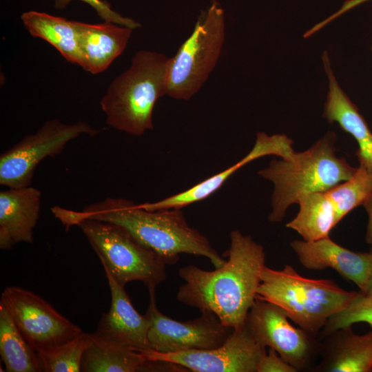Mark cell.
Segmentation results:
<instances>
[{
  "label": "cell",
  "instance_id": "cell-1",
  "mask_svg": "<svg viewBox=\"0 0 372 372\" xmlns=\"http://www.w3.org/2000/svg\"><path fill=\"white\" fill-rule=\"evenodd\" d=\"M227 260L213 271L194 265L181 267L185 281L177 300L202 311H211L222 323L233 329L245 325L247 313L257 297L265 267L263 247L249 236L235 229L230 232Z\"/></svg>",
  "mask_w": 372,
  "mask_h": 372
},
{
  "label": "cell",
  "instance_id": "cell-2",
  "mask_svg": "<svg viewBox=\"0 0 372 372\" xmlns=\"http://www.w3.org/2000/svg\"><path fill=\"white\" fill-rule=\"evenodd\" d=\"M51 211L65 227L81 218L119 225L156 253L166 265H174L182 254L204 256L215 268L220 267L226 261L204 235L189 225L181 209L149 211L132 200L107 197L81 211L59 206L52 207Z\"/></svg>",
  "mask_w": 372,
  "mask_h": 372
},
{
  "label": "cell",
  "instance_id": "cell-3",
  "mask_svg": "<svg viewBox=\"0 0 372 372\" xmlns=\"http://www.w3.org/2000/svg\"><path fill=\"white\" fill-rule=\"evenodd\" d=\"M335 141L328 132L309 149L273 160L258 172L273 185L269 221H282L289 207L304 196L326 192L353 176L357 168L336 155Z\"/></svg>",
  "mask_w": 372,
  "mask_h": 372
},
{
  "label": "cell",
  "instance_id": "cell-4",
  "mask_svg": "<svg viewBox=\"0 0 372 372\" xmlns=\"http://www.w3.org/2000/svg\"><path fill=\"white\" fill-rule=\"evenodd\" d=\"M168 59L149 50L133 56L130 68L112 81L100 102L110 126L136 136L153 130L154 105L167 95Z\"/></svg>",
  "mask_w": 372,
  "mask_h": 372
},
{
  "label": "cell",
  "instance_id": "cell-5",
  "mask_svg": "<svg viewBox=\"0 0 372 372\" xmlns=\"http://www.w3.org/2000/svg\"><path fill=\"white\" fill-rule=\"evenodd\" d=\"M358 293L347 291L332 280L305 278L289 265L279 270L265 265L257 298L278 305L291 321L318 337L328 320Z\"/></svg>",
  "mask_w": 372,
  "mask_h": 372
},
{
  "label": "cell",
  "instance_id": "cell-6",
  "mask_svg": "<svg viewBox=\"0 0 372 372\" xmlns=\"http://www.w3.org/2000/svg\"><path fill=\"white\" fill-rule=\"evenodd\" d=\"M79 227L108 271L121 286L142 282L155 289L166 279L165 262L153 251L136 240L123 227L107 222L81 218L66 227Z\"/></svg>",
  "mask_w": 372,
  "mask_h": 372
},
{
  "label": "cell",
  "instance_id": "cell-7",
  "mask_svg": "<svg viewBox=\"0 0 372 372\" xmlns=\"http://www.w3.org/2000/svg\"><path fill=\"white\" fill-rule=\"evenodd\" d=\"M225 37V14L213 0L203 10L189 37L176 54L168 59L167 95L178 100H189L196 94L214 69Z\"/></svg>",
  "mask_w": 372,
  "mask_h": 372
},
{
  "label": "cell",
  "instance_id": "cell-8",
  "mask_svg": "<svg viewBox=\"0 0 372 372\" xmlns=\"http://www.w3.org/2000/svg\"><path fill=\"white\" fill-rule=\"evenodd\" d=\"M100 132L82 121L66 124L58 118L47 121L1 154L0 184L8 188L30 186L36 167L44 158L59 155L82 134L94 136Z\"/></svg>",
  "mask_w": 372,
  "mask_h": 372
},
{
  "label": "cell",
  "instance_id": "cell-9",
  "mask_svg": "<svg viewBox=\"0 0 372 372\" xmlns=\"http://www.w3.org/2000/svg\"><path fill=\"white\" fill-rule=\"evenodd\" d=\"M290 321L280 307L256 297L245 324L262 347L275 350L297 371L309 369L320 353L321 343Z\"/></svg>",
  "mask_w": 372,
  "mask_h": 372
},
{
  "label": "cell",
  "instance_id": "cell-10",
  "mask_svg": "<svg viewBox=\"0 0 372 372\" xmlns=\"http://www.w3.org/2000/svg\"><path fill=\"white\" fill-rule=\"evenodd\" d=\"M0 305L36 351L65 343L83 333L48 302L22 287H7L1 293Z\"/></svg>",
  "mask_w": 372,
  "mask_h": 372
},
{
  "label": "cell",
  "instance_id": "cell-11",
  "mask_svg": "<svg viewBox=\"0 0 372 372\" xmlns=\"http://www.w3.org/2000/svg\"><path fill=\"white\" fill-rule=\"evenodd\" d=\"M148 290L149 302L145 314L150 321L147 339L152 351L170 353L214 349L224 344L234 330L209 311H202L200 317L185 322L171 318L158 310L155 289Z\"/></svg>",
  "mask_w": 372,
  "mask_h": 372
},
{
  "label": "cell",
  "instance_id": "cell-12",
  "mask_svg": "<svg viewBox=\"0 0 372 372\" xmlns=\"http://www.w3.org/2000/svg\"><path fill=\"white\" fill-rule=\"evenodd\" d=\"M245 324L235 329L224 344L210 349L162 353L145 352L149 360H164L193 372H256L258 362L266 351Z\"/></svg>",
  "mask_w": 372,
  "mask_h": 372
},
{
  "label": "cell",
  "instance_id": "cell-13",
  "mask_svg": "<svg viewBox=\"0 0 372 372\" xmlns=\"http://www.w3.org/2000/svg\"><path fill=\"white\" fill-rule=\"evenodd\" d=\"M302 266L309 270L331 269L353 282L365 294L372 272V253L349 250L330 237L312 241L295 240L290 243Z\"/></svg>",
  "mask_w": 372,
  "mask_h": 372
},
{
  "label": "cell",
  "instance_id": "cell-14",
  "mask_svg": "<svg viewBox=\"0 0 372 372\" xmlns=\"http://www.w3.org/2000/svg\"><path fill=\"white\" fill-rule=\"evenodd\" d=\"M111 293L110 310L102 315L94 333L111 343L139 352L152 351L147 333L150 321L134 307L125 290L105 271Z\"/></svg>",
  "mask_w": 372,
  "mask_h": 372
},
{
  "label": "cell",
  "instance_id": "cell-15",
  "mask_svg": "<svg viewBox=\"0 0 372 372\" xmlns=\"http://www.w3.org/2000/svg\"><path fill=\"white\" fill-rule=\"evenodd\" d=\"M41 203V192L31 185L1 191V249H10L19 242H33Z\"/></svg>",
  "mask_w": 372,
  "mask_h": 372
},
{
  "label": "cell",
  "instance_id": "cell-16",
  "mask_svg": "<svg viewBox=\"0 0 372 372\" xmlns=\"http://www.w3.org/2000/svg\"><path fill=\"white\" fill-rule=\"evenodd\" d=\"M322 61L329 81L323 116L329 123H336L355 138L358 145L355 154L360 165L372 172V132L357 106L340 87L327 52L323 53Z\"/></svg>",
  "mask_w": 372,
  "mask_h": 372
},
{
  "label": "cell",
  "instance_id": "cell-17",
  "mask_svg": "<svg viewBox=\"0 0 372 372\" xmlns=\"http://www.w3.org/2000/svg\"><path fill=\"white\" fill-rule=\"evenodd\" d=\"M174 363L149 360L145 352L134 351L107 342L94 333L88 334L81 371L83 372H143L176 371Z\"/></svg>",
  "mask_w": 372,
  "mask_h": 372
},
{
  "label": "cell",
  "instance_id": "cell-18",
  "mask_svg": "<svg viewBox=\"0 0 372 372\" xmlns=\"http://www.w3.org/2000/svg\"><path fill=\"white\" fill-rule=\"evenodd\" d=\"M321 343L320 360L315 372H371L372 331L355 333L351 327L335 330Z\"/></svg>",
  "mask_w": 372,
  "mask_h": 372
},
{
  "label": "cell",
  "instance_id": "cell-19",
  "mask_svg": "<svg viewBox=\"0 0 372 372\" xmlns=\"http://www.w3.org/2000/svg\"><path fill=\"white\" fill-rule=\"evenodd\" d=\"M81 68L92 74L105 70L125 49L132 28L114 23L76 22Z\"/></svg>",
  "mask_w": 372,
  "mask_h": 372
},
{
  "label": "cell",
  "instance_id": "cell-20",
  "mask_svg": "<svg viewBox=\"0 0 372 372\" xmlns=\"http://www.w3.org/2000/svg\"><path fill=\"white\" fill-rule=\"evenodd\" d=\"M21 19L32 37L45 40L68 61L81 67L77 21L33 10L23 12Z\"/></svg>",
  "mask_w": 372,
  "mask_h": 372
},
{
  "label": "cell",
  "instance_id": "cell-21",
  "mask_svg": "<svg viewBox=\"0 0 372 372\" xmlns=\"http://www.w3.org/2000/svg\"><path fill=\"white\" fill-rule=\"evenodd\" d=\"M298 204V213L286 227L296 231L305 241L329 237L338 223L335 207L327 191L307 194Z\"/></svg>",
  "mask_w": 372,
  "mask_h": 372
},
{
  "label": "cell",
  "instance_id": "cell-22",
  "mask_svg": "<svg viewBox=\"0 0 372 372\" xmlns=\"http://www.w3.org/2000/svg\"><path fill=\"white\" fill-rule=\"evenodd\" d=\"M0 355L8 372H39L37 351L27 342L9 313L0 305Z\"/></svg>",
  "mask_w": 372,
  "mask_h": 372
},
{
  "label": "cell",
  "instance_id": "cell-23",
  "mask_svg": "<svg viewBox=\"0 0 372 372\" xmlns=\"http://www.w3.org/2000/svg\"><path fill=\"white\" fill-rule=\"evenodd\" d=\"M247 159L244 156L234 165L185 191L158 201L145 203L140 204V205L149 211L181 209L186 206L205 199L220 189L226 180L238 169L249 163V162Z\"/></svg>",
  "mask_w": 372,
  "mask_h": 372
},
{
  "label": "cell",
  "instance_id": "cell-24",
  "mask_svg": "<svg viewBox=\"0 0 372 372\" xmlns=\"http://www.w3.org/2000/svg\"><path fill=\"white\" fill-rule=\"evenodd\" d=\"M327 192L335 207L339 223L350 211L362 205L372 194V172L359 165L350 178Z\"/></svg>",
  "mask_w": 372,
  "mask_h": 372
},
{
  "label": "cell",
  "instance_id": "cell-25",
  "mask_svg": "<svg viewBox=\"0 0 372 372\" xmlns=\"http://www.w3.org/2000/svg\"><path fill=\"white\" fill-rule=\"evenodd\" d=\"M87 333L74 339L37 351L41 371L44 372H79L84 351L88 343Z\"/></svg>",
  "mask_w": 372,
  "mask_h": 372
},
{
  "label": "cell",
  "instance_id": "cell-26",
  "mask_svg": "<svg viewBox=\"0 0 372 372\" xmlns=\"http://www.w3.org/2000/svg\"><path fill=\"white\" fill-rule=\"evenodd\" d=\"M358 322H366L372 328V298L360 291L344 309L328 320L320 333L325 337L337 329L352 327Z\"/></svg>",
  "mask_w": 372,
  "mask_h": 372
},
{
  "label": "cell",
  "instance_id": "cell-27",
  "mask_svg": "<svg viewBox=\"0 0 372 372\" xmlns=\"http://www.w3.org/2000/svg\"><path fill=\"white\" fill-rule=\"evenodd\" d=\"M72 0H54V7L56 9H65ZM90 6L98 15L105 22L114 23L118 25L136 29L141 27V23L136 21L122 16L114 11L110 4L104 0H80Z\"/></svg>",
  "mask_w": 372,
  "mask_h": 372
},
{
  "label": "cell",
  "instance_id": "cell-28",
  "mask_svg": "<svg viewBox=\"0 0 372 372\" xmlns=\"http://www.w3.org/2000/svg\"><path fill=\"white\" fill-rule=\"evenodd\" d=\"M297 370L275 350L268 348L260 357L256 372H296Z\"/></svg>",
  "mask_w": 372,
  "mask_h": 372
},
{
  "label": "cell",
  "instance_id": "cell-29",
  "mask_svg": "<svg viewBox=\"0 0 372 372\" xmlns=\"http://www.w3.org/2000/svg\"><path fill=\"white\" fill-rule=\"evenodd\" d=\"M368 215V224L365 235V240L367 244L372 246V194L362 204Z\"/></svg>",
  "mask_w": 372,
  "mask_h": 372
},
{
  "label": "cell",
  "instance_id": "cell-30",
  "mask_svg": "<svg viewBox=\"0 0 372 372\" xmlns=\"http://www.w3.org/2000/svg\"><path fill=\"white\" fill-rule=\"evenodd\" d=\"M368 1L370 0H347L343 3L340 8L333 14V16L338 18L349 10Z\"/></svg>",
  "mask_w": 372,
  "mask_h": 372
},
{
  "label": "cell",
  "instance_id": "cell-31",
  "mask_svg": "<svg viewBox=\"0 0 372 372\" xmlns=\"http://www.w3.org/2000/svg\"><path fill=\"white\" fill-rule=\"evenodd\" d=\"M364 295L372 298V272L369 279L366 293Z\"/></svg>",
  "mask_w": 372,
  "mask_h": 372
},
{
  "label": "cell",
  "instance_id": "cell-32",
  "mask_svg": "<svg viewBox=\"0 0 372 372\" xmlns=\"http://www.w3.org/2000/svg\"><path fill=\"white\" fill-rule=\"evenodd\" d=\"M370 252L372 253V246H371V247Z\"/></svg>",
  "mask_w": 372,
  "mask_h": 372
},
{
  "label": "cell",
  "instance_id": "cell-33",
  "mask_svg": "<svg viewBox=\"0 0 372 372\" xmlns=\"http://www.w3.org/2000/svg\"><path fill=\"white\" fill-rule=\"evenodd\" d=\"M371 372H372V371H371Z\"/></svg>",
  "mask_w": 372,
  "mask_h": 372
}]
</instances>
